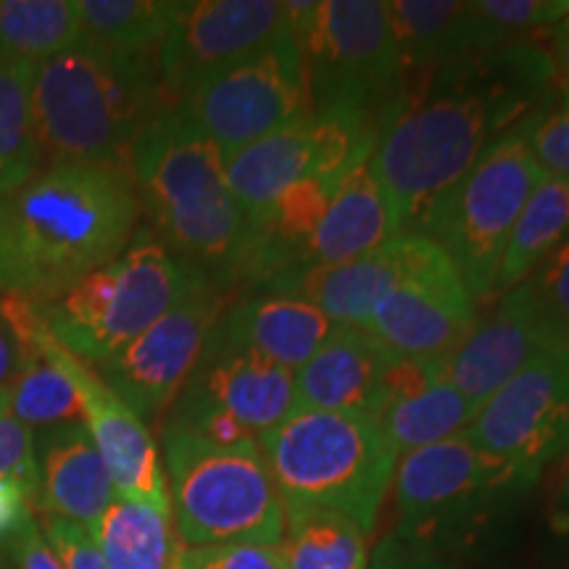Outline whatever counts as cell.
Segmentation results:
<instances>
[{
	"instance_id": "obj_38",
	"label": "cell",
	"mask_w": 569,
	"mask_h": 569,
	"mask_svg": "<svg viewBox=\"0 0 569 569\" xmlns=\"http://www.w3.org/2000/svg\"><path fill=\"white\" fill-rule=\"evenodd\" d=\"M525 140L540 172L569 180V106L553 103L525 130Z\"/></svg>"
},
{
	"instance_id": "obj_35",
	"label": "cell",
	"mask_w": 569,
	"mask_h": 569,
	"mask_svg": "<svg viewBox=\"0 0 569 569\" xmlns=\"http://www.w3.org/2000/svg\"><path fill=\"white\" fill-rule=\"evenodd\" d=\"M46 332L38 303L0 293V390L9 388L27 361L42 351Z\"/></svg>"
},
{
	"instance_id": "obj_14",
	"label": "cell",
	"mask_w": 569,
	"mask_h": 569,
	"mask_svg": "<svg viewBox=\"0 0 569 569\" xmlns=\"http://www.w3.org/2000/svg\"><path fill=\"white\" fill-rule=\"evenodd\" d=\"M396 532L438 546V536L482 515L496 496L522 493L515 472L457 436L398 459L393 475Z\"/></svg>"
},
{
	"instance_id": "obj_41",
	"label": "cell",
	"mask_w": 569,
	"mask_h": 569,
	"mask_svg": "<svg viewBox=\"0 0 569 569\" xmlns=\"http://www.w3.org/2000/svg\"><path fill=\"white\" fill-rule=\"evenodd\" d=\"M0 478H19L38 490L34 432L13 417H0Z\"/></svg>"
},
{
	"instance_id": "obj_21",
	"label": "cell",
	"mask_w": 569,
	"mask_h": 569,
	"mask_svg": "<svg viewBox=\"0 0 569 569\" xmlns=\"http://www.w3.org/2000/svg\"><path fill=\"white\" fill-rule=\"evenodd\" d=\"M396 353L361 327H336L293 372V411H348L380 417L386 375Z\"/></svg>"
},
{
	"instance_id": "obj_26",
	"label": "cell",
	"mask_w": 569,
	"mask_h": 569,
	"mask_svg": "<svg viewBox=\"0 0 569 569\" xmlns=\"http://www.w3.org/2000/svg\"><path fill=\"white\" fill-rule=\"evenodd\" d=\"M565 238H569V180L543 177L511 227L496 272L493 298L528 280Z\"/></svg>"
},
{
	"instance_id": "obj_40",
	"label": "cell",
	"mask_w": 569,
	"mask_h": 569,
	"mask_svg": "<svg viewBox=\"0 0 569 569\" xmlns=\"http://www.w3.org/2000/svg\"><path fill=\"white\" fill-rule=\"evenodd\" d=\"M367 569H453V565L438 546L393 530L369 553Z\"/></svg>"
},
{
	"instance_id": "obj_15",
	"label": "cell",
	"mask_w": 569,
	"mask_h": 569,
	"mask_svg": "<svg viewBox=\"0 0 569 569\" xmlns=\"http://www.w3.org/2000/svg\"><path fill=\"white\" fill-rule=\"evenodd\" d=\"M377 132L369 122L340 113H315L301 124L288 127L227 156L224 172L234 201L248 222L259 219L282 190L309 177H346L369 161Z\"/></svg>"
},
{
	"instance_id": "obj_34",
	"label": "cell",
	"mask_w": 569,
	"mask_h": 569,
	"mask_svg": "<svg viewBox=\"0 0 569 569\" xmlns=\"http://www.w3.org/2000/svg\"><path fill=\"white\" fill-rule=\"evenodd\" d=\"M528 290L532 309L543 325L553 351L569 353V238L540 261L528 280L519 282Z\"/></svg>"
},
{
	"instance_id": "obj_6",
	"label": "cell",
	"mask_w": 569,
	"mask_h": 569,
	"mask_svg": "<svg viewBox=\"0 0 569 569\" xmlns=\"http://www.w3.org/2000/svg\"><path fill=\"white\" fill-rule=\"evenodd\" d=\"M161 461L182 546H277L284 507L256 440L217 443L163 425Z\"/></svg>"
},
{
	"instance_id": "obj_39",
	"label": "cell",
	"mask_w": 569,
	"mask_h": 569,
	"mask_svg": "<svg viewBox=\"0 0 569 569\" xmlns=\"http://www.w3.org/2000/svg\"><path fill=\"white\" fill-rule=\"evenodd\" d=\"M40 528L63 569H109L90 530L82 525L61 517H42Z\"/></svg>"
},
{
	"instance_id": "obj_22",
	"label": "cell",
	"mask_w": 569,
	"mask_h": 569,
	"mask_svg": "<svg viewBox=\"0 0 569 569\" xmlns=\"http://www.w3.org/2000/svg\"><path fill=\"white\" fill-rule=\"evenodd\" d=\"M38 490L32 511L42 517H61L92 530L117 498L101 453L92 443L82 419L42 427L34 438Z\"/></svg>"
},
{
	"instance_id": "obj_46",
	"label": "cell",
	"mask_w": 569,
	"mask_h": 569,
	"mask_svg": "<svg viewBox=\"0 0 569 569\" xmlns=\"http://www.w3.org/2000/svg\"><path fill=\"white\" fill-rule=\"evenodd\" d=\"M0 417H9L6 415V390H0Z\"/></svg>"
},
{
	"instance_id": "obj_45",
	"label": "cell",
	"mask_w": 569,
	"mask_h": 569,
	"mask_svg": "<svg viewBox=\"0 0 569 569\" xmlns=\"http://www.w3.org/2000/svg\"><path fill=\"white\" fill-rule=\"evenodd\" d=\"M551 525L557 532H569V459L561 469L557 493L551 501Z\"/></svg>"
},
{
	"instance_id": "obj_24",
	"label": "cell",
	"mask_w": 569,
	"mask_h": 569,
	"mask_svg": "<svg viewBox=\"0 0 569 569\" xmlns=\"http://www.w3.org/2000/svg\"><path fill=\"white\" fill-rule=\"evenodd\" d=\"M396 234L401 232L388 198L369 172V161H365L338 184L322 222L303 248L298 269L346 264L388 243Z\"/></svg>"
},
{
	"instance_id": "obj_30",
	"label": "cell",
	"mask_w": 569,
	"mask_h": 569,
	"mask_svg": "<svg viewBox=\"0 0 569 569\" xmlns=\"http://www.w3.org/2000/svg\"><path fill=\"white\" fill-rule=\"evenodd\" d=\"M90 536L109 569H172V515L148 503L113 498Z\"/></svg>"
},
{
	"instance_id": "obj_42",
	"label": "cell",
	"mask_w": 569,
	"mask_h": 569,
	"mask_svg": "<svg viewBox=\"0 0 569 569\" xmlns=\"http://www.w3.org/2000/svg\"><path fill=\"white\" fill-rule=\"evenodd\" d=\"M9 551L19 569H63L51 543L42 536L38 519H30L17 536L9 538Z\"/></svg>"
},
{
	"instance_id": "obj_18",
	"label": "cell",
	"mask_w": 569,
	"mask_h": 569,
	"mask_svg": "<svg viewBox=\"0 0 569 569\" xmlns=\"http://www.w3.org/2000/svg\"><path fill=\"white\" fill-rule=\"evenodd\" d=\"M475 306L459 272L438 248L375 306L361 330L396 356L446 359L478 322Z\"/></svg>"
},
{
	"instance_id": "obj_32",
	"label": "cell",
	"mask_w": 569,
	"mask_h": 569,
	"mask_svg": "<svg viewBox=\"0 0 569 569\" xmlns=\"http://www.w3.org/2000/svg\"><path fill=\"white\" fill-rule=\"evenodd\" d=\"M80 42L74 0H0V48L40 67Z\"/></svg>"
},
{
	"instance_id": "obj_25",
	"label": "cell",
	"mask_w": 569,
	"mask_h": 569,
	"mask_svg": "<svg viewBox=\"0 0 569 569\" xmlns=\"http://www.w3.org/2000/svg\"><path fill=\"white\" fill-rule=\"evenodd\" d=\"M388 9L407 74H425L467 53L498 48L475 11V0H396Z\"/></svg>"
},
{
	"instance_id": "obj_43",
	"label": "cell",
	"mask_w": 569,
	"mask_h": 569,
	"mask_svg": "<svg viewBox=\"0 0 569 569\" xmlns=\"http://www.w3.org/2000/svg\"><path fill=\"white\" fill-rule=\"evenodd\" d=\"M30 519H34L30 486L19 478H0V540L17 536Z\"/></svg>"
},
{
	"instance_id": "obj_5",
	"label": "cell",
	"mask_w": 569,
	"mask_h": 569,
	"mask_svg": "<svg viewBox=\"0 0 569 569\" xmlns=\"http://www.w3.org/2000/svg\"><path fill=\"white\" fill-rule=\"evenodd\" d=\"M282 507L340 511L372 536L398 457L377 417L293 411L259 438Z\"/></svg>"
},
{
	"instance_id": "obj_23",
	"label": "cell",
	"mask_w": 569,
	"mask_h": 569,
	"mask_svg": "<svg viewBox=\"0 0 569 569\" xmlns=\"http://www.w3.org/2000/svg\"><path fill=\"white\" fill-rule=\"evenodd\" d=\"M213 330L230 343L251 348L274 365L298 372L336 325L306 298L267 290L227 306Z\"/></svg>"
},
{
	"instance_id": "obj_1",
	"label": "cell",
	"mask_w": 569,
	"mask_h": 569,
	"mask_svg": "<svg viewBox=\"0 0 569 569\" xmlns=\"http://www.w3.org/2000/svg\"><path fill=\"white\" fill-rule=\"evenodd\" d=\"M557 103L546 46L517 40L407 74L369 172L398 232L422 234L436 203L496 142L525 132Z\"/></svg>"
},
{
	"instance_id": "obj_37",
	"label": "cell",
	"mask_w": 569,
	"mask_h": 569,
	"mask_svg": "<svg viewBox=\"0 0 569 569\" xmlns=\"http://www.w3.org/2000/svg\"><path fill=\"white\" fill-rule=\"evenodd\" d=\"M172 569H284L277 546L227 543L182 546L177 540Z\"/></svg>"
},
{
	"instance_id": "obj_47",
	"label": "cell",
	"mask_w": 569,
	"mask_h": 569,
	"mask_svg": "<svg viewBox=\"0 0 569 569\" xmlns=\"http://www.w3.org/2000/svg\"><path fill=\"white\" fill-rule=\"evenodd\" d=\"M0 569H3V567H0Z\"/></svg>"
},
{
	"instance_id": "obj_19",
	"label": "cell",
	"mask_w": 569,
	"mask_h": 569,
	"mask_svg": "<svg viewBox=\"0 0 569 569\" xmlns=\"http://www.w3.org/2000/svg\"><path fill=\"white\" fill-rule=\"evenodd\" d=\"M436 251L438 246L425 234L401 232L346 264L293 269L267 288L306 298L336 327H365L375 306Z\"/></svg>"
},
{
	"instance_id": "obj_44",
	"label": "cell",
	"mask_w": 569,
	"mask_h": 569,
	"mask_svg": "<svg viewBox=\"0 0 569 569\" xmlns=\"http://www.w3.org/2000/svg\"><path fill=\"white\" fill-rule=\"evenodd\" d=\"M546 53L551 61L553 90L559 103L569 106V19L559 21L553 30L546 32Z\"/></svg>"
},
{
	"instance_id": "obj_36",
	"label": "cell",
	"mask_w": 569,
	"mask_h": 569,
	"mask_svg": "<svg viewBox=\"0 0 569 569\" xmlns=\"http://www.w3.org/2000/svg\"><path fill=\"white\" fill-rule=\"evenodd\" d=\"M475 11L498 46L530 40V32L553 30L569 19V0H478Z\"/></svg>"
},
{
	"instance_id": "obj_10",
	"label": "cell",
	"mask_w": 569,
	"mask_h": 569,
	"mask_svg": "<svg viewBox=\"0 0 569 569\" xmlns=\"http://www.w3.org/2000/svg\"><path fill=\"white\" fill-rule=\"evenodd\" d=\"M180 103L224 159L306 122L315 109L301 40L290 38L206 77Z\"/></svg>"
},
{
	"instance_id": "obj_17",
	"label": "cell",
	"mask_w": 569,
	"mask_h": 569,
	"mask_svg": "<svg viewBox=\"0 0 569 569\" xmlns=\"http://www.w3.org/2000/svg\"><path fill=\"white\" fill-rule=\"evenodd\" d=\"M42 348L63 369L80 396L82 422L109 469L117 498L148 503L163 515H172L167 472H163L161 451L151 427L106 386L96 369L71 356L51 336V330L42 338Z\"/></svg>"
},
{
	"instance_id": "obj_2",
	"label": "cell",
	"mask_w": 569,
	"mask_h": 569,
	"mask_svg": "<svg viewBox=\"0 0 569 569\" xmlns=\"http://www.w3.org/2000/svg\"><path fill=\"white\" fill-rule=\"evenodd\" d=\"M130 169L56 163L0 196V293L53 303L117 259L140 227Z\"/></svg>"
},
{
	"instance_id": "obj_9",
	"label": "cell",
	"mask_w": 569,
	"mask_h": 569,
	"mask_svg": "<svg viewBox=\"0 0 569 569\" xmlns=\"http://www.w3.org/2000/svg\"><path fill=\"white\" fill-rule=\"evenodd\" d=\"M525 132L496 142L425 219L422 234L448 256L472 301H490L503 246L543 180Z\"/></svg>"
},
{
	"instance_id": "obj_33",
	"label": "cell",
	"mask_w": 569,
	"mask_h": 569,
	"mask_svg": "<svg viewBox=\"0 0 569 569\" xmlns=\"http://www.w3.org/2000/svg\"><path fill=\"white\" fill-rule=\"evenodd\" d=\"M6 415L30 430L82 419L80 396L63 369L46 353V348L32 356L17 380L6 388Z\"/></svg>"
},
{
	"instance_id": "obj_3",
	"label": "cell",
	"mask_w": 569,
	"mask_h": 569,
	"mask_svg": "<svg viewBox=\"0 0 569 569\" xmlns=\"http://www.w3.org/2000/svg\"><path fill=\"white\" fill-rule=\"evenodd\" d=\"M130 172L148 230L219 288L238 284L251 224L227 184L222 151L182 103L156 113Z\"/></svg>"
},
{
	"instance_id": "obj_27",
	"label": "cell",
	"mask_w": 569,
	"mask_h": 569,
	"mask_svg": "<svg viewBox=\"0 0 569 569\" xmlns=\"http://www.w3.org/2000/svg\"><path fill=\"white\" fill-rule=\"evenodd\" d=\"M277 553L284 569H367L369 536L340 511L284 507Z\"/></svg>"
},
{
	"instance_id": "obj_16",
	"label": "cell",
	"mask_w": 569,
	"mask_h": 569,
	"mask_svg": "<svg viewBox=\"0 0 569 569\" xmlns=\"http://www.w3.org/2000/svg\"><path fill=\"white\" fill-rule=\"evenodd\" d=\"M290 38H298L293 3L182 0L172 30L159 48L163 90L180 103L206 77Z\"/></svg>"
},
{
	"instance_id": "obj_7",
	"label": "cell",
	"mask_w": 569,
	"mask_h": 569,
	"mask_svg": "<svg viewBox=\"0 0 569 569\" xmlns=\"http://www.w3.org/2000/svg\"><path fill=\"white\" fill-rule=\"evenodd\" d=\"M198 267L138 227L117 259L96 269L53 303L40 306L51 336L71 356L101 367L180 301Z\"/></svg>"
},
{
	"instance_id": "obj_20",
	"label": "cell",
	"mask_w": 569,
	"mask_h": 569,
	"mask_svg": "<svg viewBox=\"0 0 569 569\" xmlns=\"http://www.w3.org/2000/svg\"><path fill=\"white\" fill-rule=\"evenodd\" d=\"M553 351L525 284L496 298L493 311L443 359V380L482 409L511 377L540 353Z\"/></svg>"
},
{
	"instance_id": "obj_29",
	"label": "cell",
	"mask_w": 569,
	"mask_h": 569,
	"mask_svg": "<svg viewBox=\"0 0 569 569\" xmlns=\"http://www.w3.org/2000/svg\"><path fill=\"white\" fill-rule=\"evenodd\" d=\"M475 417H478V409L440 377L419 393L388 403L377 422L393 453L401 459L425 446L465 436Z\"/></svg>"
},
{
	"instance_id": "obj_28",
	"label": "cell",
	"mask_w": 569,
	"mask_h": 569,
	"mask_svg": "<svg viewBox=\"0 0 569 569\" xmlns=\"http://www.w3.org/2000/svg\"><path fill=\"white\" fill-rule=\"evenodd\" d=\"M80 40L119 56H156L172 30L180 0H74Z\"/></svg>"
},
{
	"instance_id": "obj_12",
	"label": "cell",
	"mask_w": 569,
	"mask_h": 569,
	"mask_svg": "<svg viewBox=\"0 0 569 569\" xmlns=\"http://www.w3.org/2000/svg\"><path fill=\"white\" fill-rule=\"evenodd\" d=\"M227 293L198 269L180 301L142 336L98 367V375L148 427L167 411L201 361L206 340L227 309Z\"/></svg>"
},
{
	"instance_id": "obj_13",
	"label": "cell",
	"mask_w": 569,
	"mask_h": 569,
	"mask_svg": "<svg viewBox=\"0 0 569 569\" xmlns=\"http://www.w3.org/2000/svg\"><path fill=\"white\" fill-rule=\"evenodd\" d=\"M465 436L507 465L528 490L543 469L569 457V353L549 351L511 377Z\"/></svg>"
},
{
	"instance_id": "obj_11",
	"label": "cell",
	"mask_w": 569,
	"mask_h": 569,
	"mask_svg": "<svg viewBox=\"0 0 569 569\" xmlns=\"http://www.w3.org/2000/svg\"><path fill=\"white\" fill-rule=\"evenodd\" d=\"M293 415V372L211 330L163 425L217 443L256 440Z\"/></svg>"
},
{
	"instance_id": "obj_8",
	"label": "cell",
	"mask_w": 569,
	"mask_h": 569,
	"mask_svg": "<svg viewBox=\"0 0 569 569\" xmlns=\"http://www.w3.org/2000/svg\"><path fill=\"white\" fill-rule=\"evenodd\" d=\"M293 6L311 109L361 119L380 132L407 82L388 3L322 0Z\"/></svg>"
},
{
	"instance_id": "obj_4",
	"label": "cell",
	"mask_w": 569,
	"mask_h": 569,
	"mask_svg": "<svg viewBox=\"0 0 569 569\" xmlns=\"http://www.w3.org/2000/svg\"><path fill=\"white\" fill-rule=\"evenodd\" d=\"M174 101L156 56H119L77 42L34 67L32 117L48 167L130 169L140 134Z\"/></svg>"
},
{
	"instance_id": "obj_31",
	"label": "cell",
	"mask_w": 569,
	"mask_h": 569,
	"mask_svg": "<svg viewBox=\"0 0 569 569\" xmlns=\"http://www.w3.org/2000/svg\"><path fill=\"white\" fill-rule=\"evenodd\" d=\"M34 67L0 48V196L40 172L42 151L32 117Z\"/></svg>"
}]
</instances>
